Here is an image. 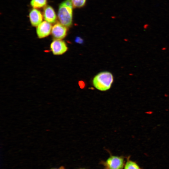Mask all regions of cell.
Listing matches in <instances>:
<instances>
[{
	"instance_id": "3",
	"label": "cell",
	"mask_w": 169,
	"mask_h": 169,
	"mask_svg": "<svg viewBox=\"0 0 169 169\" xmlns=\"http://www.w3.org/2000/svg\"><path fill=\"white\" fill-rule=\"evenodd\" d=\"M50 49L53 54L62 55L68 50L66 43L62 39H54L50 44Z\"/></svg>"
},
{
	"instance_id": "10",
	"label": "cell",
	"mask_w": 169,
	"mask_h": 169,
	"mask_svg": "<svg viewBox=\"0 0 169 169\" xmlns=\"http://www.w3.org/2000/svg\"><path fill=\"white\" fill-rule=\"evenodd\" d=\"M125 169H141L139 166L135 162L128 161L125 166Z\"/></svg>"
},
{
	"instance_id": "11",
	"label": "cell",
	"mask_w": 169,
	"mask_h": 169,
	"mask_svg": "<svg viewBox=\"0 0 169 169\" xmlns=\"http://www.w3.org/2000/svg\"><path fill=\"white\" fill-rule=\"evenodd\" d=\"M86 0H71L73 6L75 8H80L83 7Z\"/></svg>"
},
{
	"instance_id": "9",
	"label": "cell",
	"mask_w": 169,
	"mask_h": 169,
	"mask_svg": "<svg viewBox=\"0 0 169 169\" xmlns=\"http://www.w3.org/2000/svg\"><path fill=\"white\" fill-rule=\"evenodd\" d=\"M47 0H31V6L34 8H39L45 6Z\"/></svg>"
},
{
	"instance_id": "6",
	"label": "cell",
	"mask_w": 169,
	"mask_h": 169,
	"mask_svg": "<svg viewBox=\"0 0 169 169\" xmlns=\"http://www.w3.org/2000/svg\"><path fill=\"white\" fill-rule=\"evenodd\" d=\"M106 164L109 169H122L124 165V160L120 157L111 156L107 160Z\"/></svg>"
},
{
	"instance_id": "2",
	"label": "cell",
	"mask_w": 169,
	"mask_h": 169,
	"mask_svg": "<svg viewBox=\"0 0 169 169\" xmlns=\"http://www.w3.org/2000/svg\"><path fill=\"white\" fill-rule=\"evenodd\" d=\"M112 74L108 71H103L97 74L94 77L92 83L97 90L104 91L109 90L113 82Z\"/></svg>"
},
{
	"instance_id": "8",
	"label": "cell",
	"mask_w": 169,
	"mask_h": 169,
	"mask_svg": "<svg viewBox=\"0 0 169 169\" xmlns=\"http://www.w3.org/2000/svg\"><path fill=\"white\" fill-rule=\"evenodd\" d=\"M44 17L45 20L50 23H54L56 20V16L53 8L47 6L44 10Z\"/></svg>"
},
{
	"instance_id": "14",
	"label": "cell",
	"mask_w": 169,
	"mask_h": 169,
	"mask_svg": "<svg viewBox=\"0 0 169 169\" xmlns=\"http://www.w3.org/2000/svg\"></svg>"
},
{
	"instance_id": "13",
	"label": "cell",
	"mask_w": 169,
	"mask_h": 169,
	"mask_svg": "<svg viewBox=\"0 0 169 169\" xmlns=\"http://www.w3.org/2000/svg\"></svg>"
},
{
	"instance_id": "1",
	"label": "cell",
	"mask_w": 169,
	"mask_h": 169,
	"mask_svg": "<svg viewBox=\"0 0 169 169\" xmlns=\"http://www.w3.org/2000/svg\"><path fill=\"white\" fill-rule=\"evenodd\" d=\"M73 5L71 0H65L59 5L58 16L60 23L67 28L72 24Z\"/></svg>"
},
{
	"instance_id": "4",
	"label": "cell",
	"mask_w": 169,
	"mask_h": 169,
	"mask_svg": "<svg viewBox=\"0 0 169 169\" xmlns=\"http://www.w3.org/2000/svg\"><path fill=\"white\" fill-rule=\"evenodd\" d=\"M67 32V28L58 23L52 27L51 33L54 39H62L66 36Z\"/></svg>"
},
{
	"instance_id": "5",
	"label": "cell",
	"mask_w": 169,
	"mask_h": 169,
	"mask_svg": "<svg viewBox=\"0 0 169 169\" xmlns=\"http://www.w3.org/2000/svg\"><path fill=\"white\" fill-rule=\"evenodd\" d=\"M37 27L36 33L39 38H46L51 33L52 25L50 23L46 21L42 22Z\"/></svg>"
},
{
	"instance_id": "7",
	"label": "cell",
	"mask_w": 169,
	"mask_h": 169,
	"mask_svg": "<svg viewBox=\"0 0 169 169\" xmlns=\"http://www.w3.org/2000/svg\"><path fill=\"white\" fill-rule=\"evenodd\" d=\"M29 18L31 25L34 27L38 26L43 20V16L41 12L35 8L30 11Z\"/></svg>"
},
{
	"instance_id": "12",
	"label": "cell",
	"mask_w": 169,
	"mask_h": 169,
	"mask_svg": "<svg viewBox=\"0 0 169 169\" xmlns=\"http://www.w3.org/2000/svg\"><path fill=\"white\" fill-rule=\"evenodd\" d=\"M77 42L81 44L83 42V39L80 37H78L76 39Z\"/></svg>"
}]
</instances>
